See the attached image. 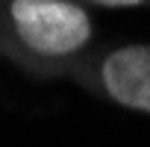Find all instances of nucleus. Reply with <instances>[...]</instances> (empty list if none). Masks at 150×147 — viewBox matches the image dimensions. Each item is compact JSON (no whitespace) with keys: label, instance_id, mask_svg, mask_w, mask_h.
<instances>
[{"label":"nucleus","instance_id":"3","mask_svg":"<svg viewBox=\"0 0 150 147\" xmlns=\"http://www.w3.org/2000/svg\"><path fill=\"white\" fill-rule=\"evenodd\" d=\"M94 3H100V6H112V9H118V6H138V3H144V0H94Z\"/></svg>","mask_w":150,"mask_h":147},{"label":"nucleus","instance_id":"1","mask_svg":"<svg viewBox=\"0 0 150 147\" xmlns=\"http://www.w3.org/2000/svg\"><path fill=\"white\" fill-rule=\"evenodd\" d=\"M9 15L18 38L44 56H68L91 38L86 9L68 0H12Z\"/></svg>","mask_w":150,"mask_h":147},{"label":"nucleus","instance_id":"2","mask_svg":"<svg viewBox=\"0 0 150 147\" xmlns=\"http://www.w3.org/2000/svg\"><path fill=\"white\" fill-rule=\"evenodd\" d=\"M103 86L121 106L150 115V44H129L103 62Z\"/></svg>","mask_w":150,"mask_h":147}]
</instances>
